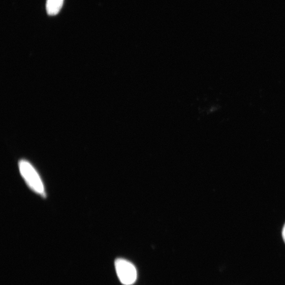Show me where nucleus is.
Here are the masks:
<instances>
[{"mask_svg":"<svg viewBox=\"0 0 285 285\" xmlns=\"http://www.w3.org/2000/svg\"><path fill=\"white\" fill-rule=\"evenodd\" d=\"M64 4V0H47L46 10L49 16H55L60 11Z\"/></svg>","mask_w":285,"mask_h":285,"instance_id":"obj_3","label":"nucleus"},{"mask_svg":"<svg viewBox=\"0 0 285 285\" xmlns=\"http://www.w3.org/2000/svg\"><path fill=\"white\" fill-rule=\"evenodd\" d=\"M19 167L23 178L33 191L40 195L44 194V186L42 180L30 163L21 160L19 162Z\"/></svg>","mask_w":285,"mask_h":285,"instance_id":"obj_1","label":"nucleus"},{"mask_svg":"<svg viewBox=\"0 0 285 285\" xmlns=\"http://www.w3.org/2000/svg\"><path fill=\"white\" fill-rule=\"evenodd\" d=\"M117 275L120 282L124 285H132L137 279V270L131 262L119 259L115 263Z\"/></svg>","mask_w":285,"mask_h":285,"instance_id":"obj_2","label":"nucleus"},{"mask_svg":"<svg viewBox=\"0 0 285 285\" xmlns=\"http://www.w3.org/2000/svg\"><path fill=\"white\" fill-rule=\"evenodd\" d=\"M282 237L283 239V240L285 242V225L283 228V230H282Z\"/></svg>","mask_w":285,"mask_h":285,"instance_id":"obj_4","label":"nucleus"}]
</instances>
